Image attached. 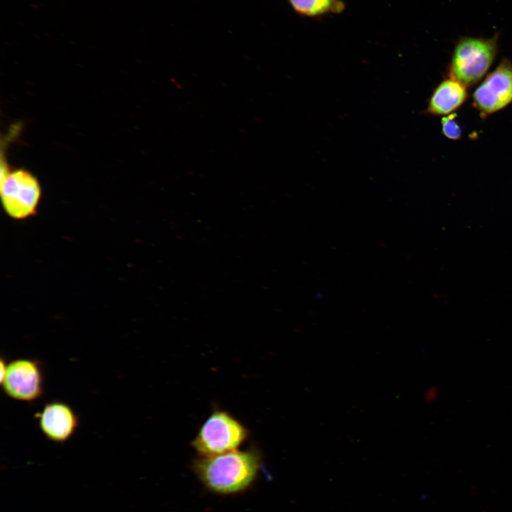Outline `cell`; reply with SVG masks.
Listing matches in <instances>:
<instances>
[{
	"instance_id": "6da1fadb",
	"label": "cell",
	"mask_w": 512,
	"mask_h": 512,
	"mask_svg": "<svg viewBox=\"0 0 512 512\" xmlns=\"http://www.w3.org/2000/svg\"><path fill=\"white\" fill-rule=\"evenodd\" d=\"M262 458L256 449L233 450L213 456H200L193 470L204 487L218 495H233L248 489L256 480Z\"/></svg>"
},
{
	"instance_id": "7a4b0ae2",
	"label": "cell",
	"mask_w": 512,
	"mask_h": 512,
	"mask_svg": "<svg viewBox=\"0 0 512 512\" xmlns=\"http://www.w3.org/2000/svg\"><path fill=\"white\" fill-rule=\"evenodd\" d=\"M499 34L490 38L461 37L454 46L448 77L466 87L480 81L493 64L497 53Z\"/></svg>"
},
{
	"instance_id": "3957f363",
	"label": "cell",
	"mask_w": 512,
	"mask_h": 512,
	"mask_svg": "<svg viewBox=\"0 0 512 512\" xmlns=\"http://www.w3.org/2000/svg\"><path fill=\"white\" fill-rule=\"evenodd\" d=\"M247 435V428L230 414L215 410L201 426L191 444L199 456H213L236 450Z\"/></svg>"
},
{
	"instance_id": "277c9868",
	"label": "cell",
	"mask_w": 512,
	"mask_h": 512,
	"mask_svg": "<svg viewBox=\"0 0 512 512\" xmlns=\"http://www.w3.org/2000/svg\"><path fill=\"white\" fill-rule=\"evenodd\" d=\"M41 196L37 178L23 169L11 171L4 159L1 164V197L6 213L15 219L33 215Z\"/></svg>"
},
{
	"instance_id": "5b68a950",
	"label": "cell",
	"mask_w": 512,
	"mask_h": 512,
	"mask_svg": "<svg viewBox=\"0 0 512 512\" xmlns=\"http://www.w3.org/2000/svg\"><path fill=\"white\" fill-rule=\"evenodd\" d=\"M512 102V63L503 58L494 70L476 87L472 105L485 118L507 107Z\"/></svg>"
},
{
	"instance_id": "8992f818",
	"label": "cell",
	"mask_w": 512,
	"mask_h": 512,
	"mask_svg": "<svg viewBox=\"0 0 512 512\" xmlns=\"http://www.w3.org/2000/svg\"><path fill=\"white\" fill-rule=\"evenodd\" d=\"M4 393L11 399L33 402L43 394L44 378L41 364L31 358H17L7 363L1 380Z\"/></svg>"
},
{
	"instance_id": "52a82bcc",
	"label": "cell",
	"mask_w": 512,
	"mask_h": 512,
	"mask_svg": "<svg viewBox=\"0 0 512 512\" xmlns=\"http://www.w3.org/2000/svg\"><path fill=\"white\" fill-rule=\"evenodd\" d=\"M38 422L40 430L48 439L63 443L74 435L79 425V417L70 405L56 400L44 405Z\"/></svg>"
},
{
	"instance_id": "ba28073f",
	"label": "cell",
	"mask_w": 512,
	"mask_h": 512,
	"mask_svg": "<svg viewBox=\"0 0 512 512\" xmlns=\"http://www.w3.org/2000/svg\"><path fill=\"white\" fill-rule=\"evenodd\" d=\"M466 87L448 77L439 83L430 97L424 113L432 116L452 114L466 101Z\"/></svg>"
},
{
	"instance_id": "9c48e42d",
	"label": "cell",
	"mask_w": 512,
	"mask_h": 512,
	"mask_svg": "<svg viewBox=\"0 0 512 512\" xmlns=\"http://www.w3.org/2000/svg\"><path fill=\"white\" fill-rule=\"evenodd\" d=\"M298 15L308 18H320L329 14H339L346 9L342 0H287Z\"/></svg>"
},
{
	"instance_id": "30bf717a",
	"label": "cell",
	"mask_w": 512,
	"mask_h": 512,
	"mask_svg": "<svg viewBox=\"0 0 512 512\" xmlns=\"http://www.w3.org/2000/svg\"><path fill=\"white\" fill-rule=\"evenodd\" d=\"M442 132L444 137L449 139L457 140L462 136V129L456 119L454 113L444 117L441 121Z\"/></svg>"
}]
</instances>
